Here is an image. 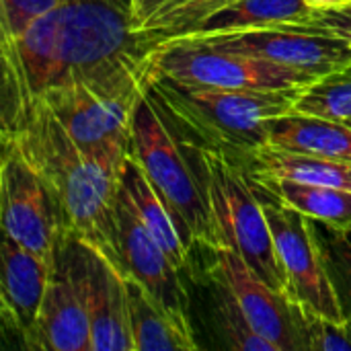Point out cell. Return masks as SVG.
<instances>
[{
  "label": "cell",
  "mask_w": 351,
  "mask_h": 351,
  "mask_svg": "<svg viewBox=\"0 0 351 351\" xmlns=\"http://www.w3.org/2000/svg\"><path fill=\"white\" fill-rule=\"evenodd\" d=\"M0 121L51 88L103 80L148 64L130 0H62L0 41Z\"/></svg>",
  "instance_id": "cell-1"
},
{
  "label": "cell",
  "mask_w": 351,
  "mask_h": 351,
  "mask_svg": "<svg viewBox=\"0 0 351 351\" xmlns=\"http://www.w3.org/2000/svg\"><path fill=\"white\" fill-rule=\"evenodd\" d=\"M0 140L2 146L14 148L43 181L62 234L97 249L123 274L117 237L121 175L86 156L41 101L25 105L10 119L0 121Z\"/></svg>",
  "instance_id": "cell-2"
},
{
  "label": "cell",
  "mask_w": 351,
  "mask_h": 351,
  "mask_svg": "<svg viewBox=\"0 0 351 351\" xmlns=\"http://www.w3.org/2000/svg\"><path fill=\"white\" fill-rule=\"evenodd\" d=\"M302 88H208L150 76L148 95L185 140L214 148L239 165L267 144L274 119L292 113Z\"/></svg>",
  "instance_id": "cell-3"
},
{
  "label": "cell",
  "mask_w": 351,
  "mask_h": 351,
  "mask_svg": "<svg viewBox=\"0 0 351 351\" xmlns=\"http://www.w3.org/2000/svg\"><path fill=\"white\" fill-rule=\"evenodd\" d=\"M130 158L136 160L171 210L191 251L195 245L204 249L220 245L218 224L195 154L185 138L177 140L173 125L148 93L134 111Z\"/></svg>",
  "instance_id": "cell-4"
},
{
  "label": "cell",
  "mask_w": 351,
  "mask_h": 351,
  "mask_svg": "<svg viewBox=\"0 0 351 351\" xmlns=\"http://www.w3.org/2000/svg\"><path fill=\"white\" fill-rule=\"evenodd\" d=\"M148 86L150 64L103 80L51 88L35 101H41L60 119L86 156L121 175L130 156L134 111Z\"/></svg>",
  "instance_id": "cell-5"
},
{
  "label": "cell",
  "mask_w": 351,
  "mask_h": 351,
  "mask_svg": "<svg viewBox=\"0 0 351 351\" xmlns=\"http://www.w3.org/2000/svg\"><path fill=\"white\" fill-rule=\"evenodd\" d=\"M189 146L206 181L220 243L234 247L274 290L286 294L271 228L251 175L243 165L214 148L193 142Z\"/></svg>",
  "instance_id": "cell-6"
},
{
  "label": "cell",
  "mask_w": 351,
  "mask_h": 351,
  "mask_svg": "<svg viewBox=\"0 0 351 351\" xmlns=\"http://www.w3.org/2000/svg\"><path fill=\"white\" fill-rule=\"evenodd\" d=\"M150 76H165L208 88H304L317 78L267 60L218 49L202 41L177 39L148 51Z\"/></svg>",
  "instance_id": "cell-7"
},
{
  "label": "cell",
  "mask_w": 351,
  "mask_h": 351,
  "mask_svg": "<svg viewBox=\"0 0 351 351\" xmlns=\"http://www.w3.org/2000/svg\"><path fill=\"white\" fill-rule=\"evenodd\" d=\"M253 179V177H251ZM276 243L290 302L331 319H346L319 245L315 220L282 204L253 181Z\"/></svg>",
  "instance_id": "cell-8"
},
{
  "label": "cell",
  "mask_w": 351,
  "mask_h": 351,
  "mask_svg": "<svg viewBox=\"0 0 351 351\" xmlns=\"http://www.w3.org/2000/svg\"><path fill=\"white\" fill-rule=\"evenodd\" d=\"M191 41L267 60L315 78L351 64L350 41L317 23H284Z\"/></svg>",
  "instance_id": "cell-9"
},
{
  "label": "cell",
  "mask_w": 351,
  "mask_h": 351,
  "mask_svg": "<svg viewBox=\"0 0 351 351\" xmlns=\"http://www.w3.org/2000/svg\"><path fill=\"white\" fill-rule=\"evenodd\" d=\"M0 224L4 234L45 261L53 271L62 239L56 206L39 175L10 146H2Z\"/></svg>",
  "instance_id": "cell-10"
},
{
  "label": "cell",
  "mask_w": 351,
  "mask_h": 351,
  "mask_svg": "<svg viewBox=\"0 0 351 351\" xmlns=\"http://www.w3.org/2000/svg\"><path fill=\"white\" fill-rule=\"evenodd\" d=\"M62 241L82 284L93 351H134L125 276L86 243L68 234Z\"/></svg>",
  "instance_id": "cell-11"
},
{
  "label": "cell",
  "mask_w": 351,
  "mask_h": 351,
  "mask_svg": "<svg viewBox=\"0 0 351 351\" xmlns=\"http://www.w3.org/2000/svg\"><path fill=\"white\" fill-rule=\"evenodd\" d=\"M208 251L206 276L220 280L237 298L255 331L278 351H298L294 306L290 298L274 290L228 243Z\"/></svg>",
  "instance_id": "cell-12"
},
{
  "label": "cell",
  "mask_w": 351,
  "mask_h": 351,
  "mask_svg": "<svg viewBox=\"0 0 351 351\" xmlns=\"http://www.w3.org/2000/svg\"><path fill=\"white\" fill-rule=\"evenodd\" d=\"M21 346L29 351H93L82 284L62 239L39 315Z\"/></svg>",
  "instance_id": "cell-13"
},
{
  "label": "cell",
  "mask_w": 351,
  "mask_h": 351,
  "mask_svg": "<svg viewBox=\"0 0 351 351\" xmlns=\"http://www.w3.org/2000/svg\"><path fill=\"white\" fill-rule=\"evenodd\" d=\"M117 237L123 274L138 280L173 313L189 317V294L181 282V271L140 220L123 185L117 193Z\"/></svg>",
  "instance_id": "cell-14"
},
{
  "label": "cell",
  "mask_w": 351,
  "mask_h": 351,
  "mask_svg": "<svg viewBox=\"0 0 351 351\" xmlns=\"http://www.w3.org/2000/svg\"><path fill=\"white\" fill-rule=\"evenodd\" d=\"M51 269L37 255L4 234L0 269V315L4 329L23 339L39 315Z\"/></svg>",
  "instance_id": "cell-15"
},
{
  "label": "cell",
  "mask_w": 351,
  "mask_h": 351,
  "mask_svg": "<svg viewBox=\"0 0 351 351\" xmlns=\"http://www.w3.org/2000/svg\"><path fill=\"white\" fill-rule=\"evenodd\" d=\"M134 351H193L197 341L189 317L165 306L148 288L125 276Z\"/></svg>",
  "instance_id": "cell-16"
},
{
  "label": "cell",
  "mask_w": 351,
  "mask_h": 351,
  "mask_svg": "<svg viewBox=\"0 0 351 351\" xmlns=\"http://www.w3.org/2000/svg\"><path fill=\"white\" fill-rule=\"evenodd\" d=\"M267 144L351 165V125L343 121L292 111L271 121Z\"/></svg>",
  "instance_id": "cell-17"
},
{
  "label": "cell",
  "mask_w": 351,
  "mask_h": 351,
  "mask_svg": "<svg viewBox=\"0 0 351 351\" xmlns=\"http://www.w3.org/2000/svg\"><path fill=\"white\" fill-rule=\"evenodd\" d=\"M313 14L315 8L308 0H237L185 31L179 39L226 35L284 23H311Z\"/></svg>",
  "instance_id": "cell-18"
},
{
  "label": "cell",
  "mask_w": 351,
  "mask_h": 351,
  "mask_svg": "<svg viewBox=\"0 0 351 351\" xmlns=\"http://www.w3.org/2000/svg\"><path fill=\"white\" fill-rule=\"evenodd\" d=\"M243 167L255 177L290 179L298 183L341 187L351 191V165L348 162L290 152L269 144L257 148Z\"/></svg>",
  "instance_id": "cell-19"
},
{
  "label": "cell",
  "mask_w": 351,
  "mask_h": 351,
  "mask_svg": "<svg viewBox=\"0 0 351 351\" xmlns=\"http://www.w3.org/2000/svg\"><path fill=\"white\" fill-rule=\"evenodd\" d=\"M121 185L125 187L140 220L150 230V234L160 243L169 259L175 263L179 271H185L189 267V255L191 249L183 241V234L171 214V210L165 206L156 189L150 185L142 169L128 156L123 173H121Z\"/></svg>",
  "instance_id": "cell-20"
},
{
  "label": "cell",
  "mask_w": 351,
  "mask_h": 351,
  "mask_svg": "<svg viewBox=\"0 0 351 351\" xmlns=\"http://www.w3.org/2000/svg\"><path fill=\"white\" fill-rule=\"evenodd\" d=\"M251 177L269 195H274L282 204L302 212L304 216L313 218L315 222L327 224L331 228L351 226L350 189L327 187V185H308V183H298V181H290V179H269V177H255V175H251Z\"/></svg>",
  "instance_id": "cell-21"
},
{
  "label": "cell",
  "mask_w": 351,
  "mask_h": 351,
  "mask_svg": "<svg viewBox=\"0 0 351 351\" xmlns=\"http://www.w3.org/2000/svg\"><path fill=\"white\" fill-rule=\"evenodd\" d=\"M232 2L237 0H183L179 4L162 6L140 25L136 31L138 41L146 51H150L152 47L179 39L185 31Z\"/></svg>",
  "instance_id": "cell-22"
},
{
  "label": "cell",
  "mask_w": 351,
  "mask_h": 351,
  "mask_svg": "<svg viewBox=\"0 0 351 351\" xmlns=\"http://www.w3.org/2000/svg\"><path fill=\"white\" fill-rule=\"evenodd\" d=\"M294 113L317 115L333 121L351 119V64L317 78L313 84L304 86L294 109Z\"/></svg>",
  "instance_id": "cell-23"
},
{
  "label": "cell",
  "mask_w": 351,
  "mask_h": 351,
  "mask_svg": "<svg viewBox=\"0 0 351 351\" xmlns=\"http://www.w3.org/2000/svg\"><path fill=\"white\" fill-rule=\"evenodd\" d=\"M210 290L214 298V313H216V325L230 350L239 351H278L274 343L263 339L251 321L247 319L245 311L232 296V292L216 278L208 276Z\"/></svg>",
  "instance_id": "cell-24"
},
{
  "label": "cell",
  "mask_w": 351,
  "mask_h": 351,
  "mask_svg": "<svg viewBox=\"0 0 351 351\" xmlns=\"http://www.w3.org/2000/svg\"><path fill=\"white\" fill-rule=\"evenodd\" d=\"M298 351H351V319H331L294 304Z\"/></svg>",
  "instance_id": "cell-25"
},
{
  "label": "cell",
  "mask_w": 351,
  "mask_h": 351,
  "mask_svg": "<svg viewBox=\"0 0 351 351\" xmlns=\"http://www.w3.org/2000/svg\"><path fill=\"white\" fill-rule=\"evenodd\" d=\"M315 226L343 315L351 317V226L331 228L321 222H315Z\"/></svg>",
  "instance_id": "cell-26"
},
{
  "label": "cell",
  "mask_w": 351,
  "mask_h": 351,
  "mask_svg": "<svg viewBox=\"0 0 351 351\" xmlns=\"http://www.w3.org/2000/svg\"><path fill=\"white\" fill-rule=\"evenodd\" d=\"M62 0H0V41L23 33L37 16Z\"/></svg>",
  "instance_id": "cell-27"
},
{
  "label": "cell",
  "mask_w": 351,
  "mask_h": 351,
  "mask_svg": "<svg viewBox=\"0 0 351 351\" xmlns=\"http://www.w3.org/2000/svg\"><path fill=\"white\" fill-rule=\"evenodd\" d=\"M311 23H317V25H321V27L331 29L335 35L343 37L346 41H350L351 43V2L339 4V6H333V8L315 10Z\"/></svg>",
  "instance_id": "cell-28"
},
{
  "label": "cell",
  "mask_w": 351,
  "mask_h": 351,
  "mask_svg": "<svg viewBox=\"0 0 351 351\" xmlns=\"http://www.w3.org/2000/svg\"><path fill=\"white\" fill-rule=\"evenodd\" d=\"M167 0H146L144 2V6H142V12H140V16H138V23H136V31L140 29V25L154 12V10H158L162 4H165Z\"/></svg>",
  "instance_id": "cell-29"
},
{
  "label": "cell",
  "mask_w": 351,
  "mask_h": 351,
  "mask_svg": "<svg viewBox=\"0 0 351 351\" xmlns=\"http://www.w3.org/2000/svg\"><path fill=\"white\" fill-rule=\"evenodd\" d=\"M350 0H308V4L315 8V10H321V8H333V6H339V4H346Z\"/></svg>",
  "instance_id": "cell-30"
},
{
  "label": "cell",
  "mask_w": 351,
  "mask_h": 351,
  "mask_svg": "<svg viewBox=\"0 0 351 351\" xmlns=\"http://www.w3.org/2000/svg\"><path fill=\"white\" fill-rule=\"evenodd\" d=\"M146 0H130V8H132V19H134V29H136V23H138V16L142 12V6H144Z\"/></svg>",
  "instance_id": "cell-31"
},
{
  "label": "cell",
  "mask_w": 351,
  "mask_h": 351,
  "mask_svg": "<svg viewBox=\"0 0 351 351\" xmlns=\"http://www.w3.org/2000/svg\"><path fill=\"white\" fill-rule=\"evenodd\" d=\"M346 123H348V125H351V119H350V121H346Z\"/></svg>",
  "instance_id": "cell-32"
},
{
  "label": "cell",
  "mask_w": 351,
  "mask_h": 351,
  "mask_svg": "<svg viewBox=\"0 0 351 351\" xmlns=\"http://www.w3.org/2000/svg\"><path fill=\"white\" fill-rule=\"evenodd\" d=\"M348 319H351V317H348Z\"/></svg>",
  "instance_id": "cell-33"
},
{
  "label": "cell",
  "mask_w": 351,
  "mask_h": 351,
  "mask_svg": "<svg viewBox=\"0 0 351 351\" xmlns=\"http://www.w3.org/2000/svg\"><path fill=\"white\" fill-rule=\"evenodd\" d=\"M350 2H351V0H350Z\"/></svg>",
  "instance_id": "cell-34"
}]
</instances>
